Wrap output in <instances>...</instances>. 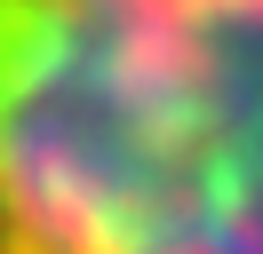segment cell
<instances>
[{
    "instance_id": "1",
    "label": "cell",
    "mask_w": 263,
    "mask_h": 254,
    "mask_svg": "<svg viewBox=\"0 0 263 254\" xmlns=\"http://www.w3.org/2000/svg\"><path fill=\"white\" fill-rule=\"evenodd\" d=\"M0 254H263V0H0Z\"/></svg>"
}]
</instances>
